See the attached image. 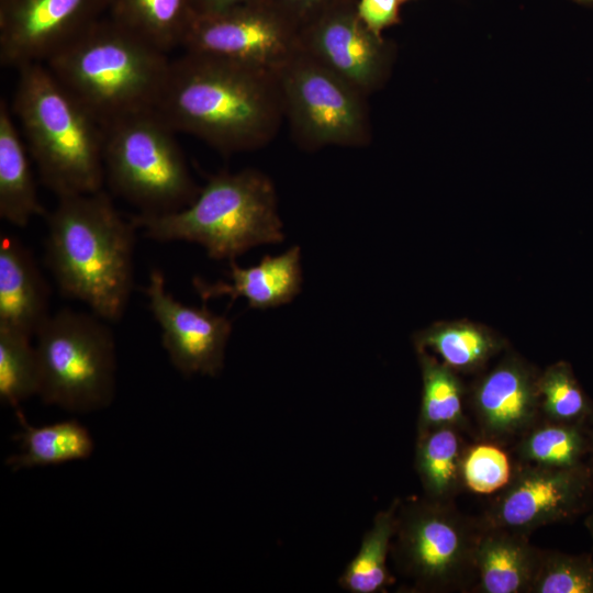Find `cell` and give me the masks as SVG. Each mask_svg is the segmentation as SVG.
I'll use <instances>...</instances> for the list:
<instances>
[{
  "mask_svg": "<svg viewBox=\"0 0 593 593\" xmlns=\"http://www.w3.org/2000/svg\"><path fill=\"white\" fill-rule=\"evenodd\" d=\"M484 525L454 502L426 496L401 500L390 555L410 591L472 592Z\"/></svg>",
  "mask_w": 593,
  "mask_h": 593,
  "instance_id": "ba28073f",
  "label": "cell"
},
{
  "mask_svg": "<svg viewBox=\"0 0 593 593\" xmlns=\"http://www.w3.org/2000/svg\"><path fill=\"white\" fill-rule=\"evenodd\" d=\"M416 351L423 382L417 433L451 426L473 436L465 410L466 388L458 373L426 350Z\"/></svg>",
  "mask_w": 593,
  "mask_h": 593,
  "instance_id": "603a6c76",
  "label": "cell"
},
{
  "mask_svg": "<svg viewBox=\"0 0 593 593\" xmlns=\"http://www.w3.org/2000/svg\"><path fill=\"white\" fill-rule=\"evenodd\" d=\"M105 179L138 214L159 215L188 206L198 195L176 133L156 110L103 126Z\"/></svg>",
  "mask_w": 593,
  "mask_h": 593,
  "instance_id": "8992f818",
  "label": "cell"
},
{
  "mask_svg": "<svg viewBox=\"0 0 593 593\" xmlns=\"http://www.w3.org/2000/svg\"><path fill=\"white\" fill-rule=\"evenodd\" d=\"M539 372L508 354L481 376L469 391L470 423L475 440L514 445L541 419Z\"/></svg>",
  "mask_w": 593,
  "mask_h": 593,
  "instance_id": "4fadbf2b",
  "label": "cell"
},
{
  "mask_svg": "<svg viewBox=\"0 0 593 593\" xmlns=\"http://www.w3.org/2000/svg\"><path fill=\"white\" fill-rule=\"evenodd\" d=\"M90 0H19L4 21L0 60L20 68L45 63L88 26L82 22Z\"/></svg>",
  "mask_w": 593,
  "mask_h": 593,
  "instance_id": "9a60e30c",
  "label": "cell"
},
{
  "mask_svg": "<svg viewBox=\"0 0 593 593\" xmlns=\"http://www.w3.org/2000/svg\"><path fill=\"white\" fill-rule=\"evenodd\" d=\"M57 199L45 215V262L63 295L83 302L107 322H116L133 289L137 228L102 189Z\"/></svg>",
  "mask_w": 593,
  "mask_h": 593,
  "instance_id": "7a4b0ae2",
  "label": "cell"
},
{
  "mask_svg": "<svg viewBox=\"0 0 593 593\" xmlns=\"http://www.w3.org/2000/svg\"><path fill=\"white\" fill-rule=\"evenodd\" d=\"M166 54L123 24L90 25L44 64L104 126L156 109L170 69Z\"/></svg>",
  "mask_w": 593,
  "mask_h": 593,
  "instance_id": "3957f363",
  "label": "cell"
},
{
  "mask_svg": "<svg viewBox=\"0 0 593 593\" xmlns=\"http://www.w3.org/2000/svg\"><path fill=\"white\" fill-rule=\"evenodd\" d=\"M584 524L593 539V511L586 516Z\"/></svg>",
  "mask_w": 593,
  "mask_h": 593,
  "instance_id": "836d02e7",
  "label": "cell"
},
{
  "mask_svg": "<svg viewBox=\"0 0 593 593\" xmlns=\"http://www.w3.org/2000/svg\"><path fill=\"white\" fill-rule=\"evenodd\" d=\"M513 448L516 462L553 468L577 467L593 457L588 427L544 418L529 428Z\"/></svg>",
  "mask_w": 593,
  "mask_h": 593,
  "instance_id": "d4e9b609",
  "label": "cell"
},
{
  "mask_svg": "<svg viewBox=\"0 0 593 593\" xmlns=\"http://www.w3.org/2000/svg\"><path fill=\"white\" fill-rule=\"evenodd\" d=\"M12 112L42 182L57 198L102 189L104 128L44 63L18 68Z\"/></svg>",
  "mask_w": 593,
  "mask_h": 593,
  "instance_id": "277c9868",
  "label": "cell"
},
{
  "mask_svg": "<svg viewBox=\"0 0 593 593\" xmlns=\"http://www.w3.org/2000/svg\"><path fill=\"white\" fill-rule=\"evenodd\" d=\"M109 322L92 312L63 309L35 334L37 395L74 413L109 406L115 394V342Z\"/></svg>",
  "mask_w": 593,
  "mask_h": 593,
  "instance_id": "52a82bcc",
  "label": "cell"
},
{
  "mask_svg": "<svg viewBox=\"0 0 593 593\" xmlns=\"http://www.w3.org/2000/svg\"><path fill=\"white\" fill-rule=\"evenodd\" d=\"M575 1H578V2H584V3H592V2H593V0H575Z\"/></svg>",
  "mask_w": 593,
  "mask_h": 593,
  "instance_id": "d590c367",
  "label": "cell"
},
{
  "mask_svg": "<svg viewBox=\"0 0 593 593\" xmlns=\"http://www.w3.org/2000/svg\"><path fill=\"white\" fill-rule=\"evenodd\" d=\"M284 119L299 146L362 147L371 139L367 96L304 51L277 71Z\"/></svg>",
  "mask_w": 593,
  "mask_h": 593,
  "instance_id": "9c48e42d",
  "label": "cell"
},
{
  "mask_svg": "<svg viewBox=\"0 0 593 593\" xmlns=\"http://www.w3.org/2000/svg\"><path fill=\"white\" fill-rule=\"evenodd\" d=\"M16 415L22 430L14 439L21 450L5 460L12 471L85 460L94 450L89 430L76 419L35 427L27 423L22 411Z\"/></svg>",
  "mask_w": 593,
  "mask_h": 593,
  "instance_id": "44dd1931",
  "label": "cell"
},
{
  "mask_svg": "<svg viewBox=\"0 0 593 593\" xmlns=\"http://www.w3.org/2000/svg\"><path fill=\"white\" fill-rule=\"evenodd\" d=\"M300 47L365 96L387 80L393 46L361 21L356 0H343L300 30Z\"/></svg>",
  "mask_w": 593,
  "mask_h": 593,
  "instance_id": "7c38bea8",
  "label": "cell"
},
{
  "mask_svg": "<svg viewBox=\"0 0 593 593\" xmlns=\"http://www.w3.org/2000/svg\"><path fill=\"white\" fill-rule=\"evenodd\" d=\"M400 1L403 3V2H406V1H410V0H400Z\"/></svg>",
  "mask_w": 593,
  "mask_h": 593,
  "instance_id": "8d00e7d4",
  "label": "cell"
},
{
  "mask_svg": "<svg viewBox=\"0 0 593 593\" xmlns=\"http://www.w3.org/2000/svg\"><path fill=\"white\" fill-rule=\"evenodd\" d=\"M541 551L527 535L484 526L472 592L530 593Z\"/></svg>",
  "mask_w": 593,
  "mask_h": 593,
  "instance_id": "ac0fdd59",
  "label": "cell"
},
{
  "mask_svg": "<svg viewBox=\"0 0 593 593\" xmlns=\"http://www.w3.org/2000/svg\"><path fill=\"white\" fill-rule=\"evenodd\" d=\"M300 30L264 0L223 13L195 15L184 51L276 72L300 49Z\"/></svg>",
  "mask_w": 593,
  "mask_h": 593,
  "instance_id": "8fae6325",
  "label": "cell"
},
{
  "mask_svg": "<svg viewBox=\"0 0 593 593\" xmlns=\"http://www.w3.org/2000/svg\"><path fill=\"white\" fill-rule=\"evenodd\" d=\"M195 15L223 13L259 0H191Z\"/></svg>",
  "mask_w": 593,
  "mask_h": 593,
  "instance_id": "d6a6232c",
  "label": "cell"
},
{
  "mask_svg": "<svg viewBox=\"0 0 593 593\" xmlns=\"http://www.w3.org/2000/svg\"><path fill=\"white\" fill-rule=\"evenodd\" d=\"M538 391L541 418L585 427L593 421V401L570 363L558 361L539 373Z\"/></svg>",
  "mask_w": 593,
  "mask_h": 593,
  "instance_id": "4316f807",
  "label": "cell"
},
{
  "mask_svg": "<svg viewBox=\"0 0 593 593\" xmlns=\"http://www.w3.org/2000/svg\"><path fill=\"white\" fill-rule=\"evenodd\" d=\"M121 24L168 52L181 44L195 16L191 0H122Z\"/></svg>",
  "mask_w": 593,
  "mask_h": 593,
  "instance_id": "484cf974",
  "label": "cell"
},
{
  "mask_svg": "<svg viewBox=\"0 0 593 593\" xmlns=\"http://www.w3.org/2000/svg\"><path fill=\"white\" fill-rule=\"evenodd\" d=\"M149 309L161 329V344L172 366L184 376L216 377L224 366L232 323L225 315L177 301L164 273L153 269L146 287Z\"/></svg>",
  "mask_w": 593,
  "mask_h": 593,
  "instance_id": "5bb4252c",
  "label": "cell"
},
{
  "mask_svg": "<svg viewBox=\"0 0 593 593\" xmlns=\"http://www.w3.org/2000/svg\"><path fill=\"white\" fill-rule=\"evenodd\" d=\"M301 30L343 0H264Z\"/></svg>",
  "mask_w": 593,
  "mask_h": 593,
  "instance_id": "1f68e13d",
  "label": "cell"
},
{
  "mask_svg": "<svg viewBox=\"0 0 593 593\" xmlns=\"http://www.w3.org/2000/svg\"><path fill=\"white\" fill-rule=\"evenodd\" d=\"M51 315L49 290L31 250L0 236V327L34 337Z\"/></svg>",
  "mask_w": 593,
  "mask_h": 593,
  "instance_id": "2e32d148",
  "label": "cell"
},
{
  "mask_svg": "<svg viewBox=\"0 0 593 593\" xmlns=\"http://www.w3.org/2000/svg\"><path fill=\"white\" fill-rule=\"evenodd\" d=\"M400 0H356L359 18L366 26L383 36L382 32L400 23Z\"/></svg>",
  "mask_w": 593,
  "mask_h": 593,
  "instance_id": "4dcf8cb0",
  "label": "cell"
},
{
  "mask_svg": "<svg viewBox=\"0 0 593 593\" xmlns=\"http://www.w3.org/2000/svg\"><path fill=\"white\" fill-rule=\"evenodd\" d=\"M155 110L175 132L224 154L267 145L284 120L276 72L187 51L171 60Z\"/></svg>",
  "mask_w": 593,
  "mask_h": 593,
  "instance_id": "6da1fadb",
  "label": "cell"
},
{
  "mask_svg": "<svg viewBox=\"0 0 593 593\" xmlns=\"http://www.w3.org/2000/svg\"><path fill=\"white\" fill-rule=\"evenodd\" d=\"M231 282L208 283L200 278L193 286L201 299L227 295L231 301L245 298L249 307L269 309L290 302L301 289L300 248L291 247L282 255L264 257L259 264L242 268L235 260L230 261Z\"/></svg>",
  "mask_w": 593,
  "mask_h": 593,
  "instance_id": "e0dca14e",
  "label": "cell"
},
{
  "mask_svg": "<svg viewBox=\"0 0 593 593\" xmlns=\"http://www.w3.org/2000/svg\"><path fill=\"white\" fill-rule=\"evenodd\" d=\"M465 435L451 426L417 433L414 465L424 496L454 502L466 489L463 460L470 443Z\"/></svg>",
  "mask_w": 593,
  "mask_h": 593,
  "instance_id": "ffe728a7",
  "label": "cell"
},
{
  "mask_svg": "<svg viewBox=\"0 0 593 593\" xmlns=\"http://www.w3.org/2000/svg\"><path fill=\"white\" fill-rule=\"evenodd\" d=\"M416 350L432 349L457 373H475L499 354L505 342L484 325L469 321L438 322L417 332Z\"/></svg>",
  "mask_w": 593,
  "mask_h": 593,
  "instance_id": "7402d4cb",
  "label": "cell"
},
{
  "mask_svg": "<svg viewBox=\"0 0 593 593\" xmlns=\"http://www.w3.org/2000/svg\"><path fill=\"white\" fill-rule=\"evenodd\" d=\"M32 337L0 327V399L15 412L20 404L37 395L38 366Z\"/></svg>",
  "mask_w": 593,
  "mask_h": 593,
  "instance_id": "83f0119b",
  "label": "cell"
},
{
  "mask_svg": "<svg viewBox=\"0 0 593 593\" xmlns=\"http://www.w3.org/2000/svg\"><path fill=\"white\" fill-rule=\"evenodd\" d=\"M588 434L591 441L592 455H593V421L588 426Z\"/></svg>",
  "mask_w": 593,
  "mask_h": 593,
  "instance_id": "e575fe53",
  "label": "cell"
},
{
  "mask_svg": "<svg viewBox=\"0 0 593 593\" xmlns=\"http://www.w3.org/2000/svg\"><path fill=\"white\" fill-rule=\"evenodd\" d=\"M401 500L395 499L380 511L362 537L357 555L339 577L340 588L349 593L384 592L394 579L387 567Z\"/></svg>",
  "mask_w": 593,
  "mask_h": 593,
  "instance_id": "cb8c5ba5",
  "label": "cell"
},
{
  "mask_svg": "<svg viewBox=\"0 0 593 593\" xmlns=\"http://www.w3.org/2000/svg\"><path fill=\"white\" fill-rule=\"evenodd\" d=\"M130 219L148 238L197 243L211 258L230 261L255 246L283 239L273 183L251 168L212 176L179 211Z\"/></svg>",
  "mask_w": 593,
  "mask_h": 593,
  "instance_id": "5b68a950",
  "label": "cell"
},
{
  "mask_svg": "<svg viewBox=\"0 0 593 593\" xmlns=\"http://www.w3.org/2000/svg\"><path fill=\"white\" fill-rule=\"evenodd\" d=\"M530 593H593V553L542 550Z\"/></svg>",
  "mask_w": 593,
  "mask_h": 593,
  "instance_id": "f1b7e54d",
  "label": "cell"
},
{
  "mask_svg": "<svg viewBox=\"0 0 593 593\" xmlns=\"http://www.w3.org/2000/svg\"><path fill=\"white\" fill-rule=\"evenodd\" d=\"M512 473L513 465L502 446L483 440L468 446L463 460L466 489L479 494L501 491Z\"/></svg>",
  "mask_w": 593,
  "mask_h": 593,
  "instance_id": "f546056e",
  "label": "cell"
},
{
  "mask_svg": "<svg viewBox=\"0 0 593 593\" xmlns=\"http://www.w3.org/2000/svg\"><path fill=\"white\" fill-rule=\"evenodd\" d=\"M593 504V460L572 468L516 462L510 482L479 516L485 527L529 536L571 522Z\"/></svg>",
  "mask_w": 593,
  "mask_h": 593,
  "instance_id": "30bf717a",
  "label": "cell"
},
{
  "mask_svg": "<svg viewBox=\"0 0 593 593\" xmlns=\"http://www.w3.org/2000/svg\"><path fill=\"white\" fill-rule=\"evenodd\" d=\"M27 150L11 107L1 100L0 217L18 227H25L35 215H46L37 197Z\"/></svg>",
  "mask_w": 593,
  "mask_h": 593,
  "instance_id": "d6986e66",
  "label": "cell"
}]
</instances>
